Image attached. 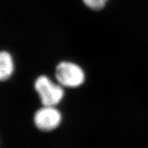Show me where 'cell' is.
Instances as JSON below:
<instances>
[{
	"mask_svg": "<svg viewBox=\"0 0 148 148\" xmlns=\"http://www.w3.org/2000/svg\"><path fill=\"white\" fill-rule=\"evenodd\" d=\"M14 62L12 56L8 51H0V82L10 79L14 72Z\"/></svg>",
	"mask_w": 148,
	"mask_h": 148,
	"instance_id": "cell-4",
	"label": "cell"
},
{
	"mask_svg": "<svg viewBox=\"0 0 148 148\" xmlns=\"http://www.w3.org/2000/svg\"><path fill=\"white\" fill-rule=\"evenodd\" d=\"M34 125L42 132H51L60 126L62 114L56 106H42L38 109L33 117Z\"/></svg>",
	"mask_w": 148,
	"mask_h": 148,
	"instance_id": "cell-3",
	"label": "cell"
},
{
	"mask_svg": "<svg viewBox=\"0 0 148 148\" xmlns=\"http://www.w3.org/2000/svg\"><path fill=\"white\" fill-rule=\"evenodd\" d=\"M34 87L42 106H57L64 99V88L45 75L37 77Z\"/></svg>",
	"mask_w": 148,
	"mask_h": 148,
	"instance_id": "cell-1",
	"label": "cell"
},
{
	"mask_svg": "<svg viewBox=\"0 0 148 148\" xmlns=\"http://www.w3.org/2000/svg\"><path fill=\"white\" fill-rule=\"evenodd\" d=\"M55 76L56 82L62 87L78 88L84 84L86 74L79 64L71 61H61L56 66Z\"/></svg>",
	"mask_w": 148,
	"mask_h": 148,
	"instance_id": "cell-2",
	"label": "cell"
},
{
	"mask_svg": "<svg viewBox=\"0 0 148 148\" xmlns=\"http://www.w3.org/2000/svg\"><path fill=\"white\" fill-rule=\"evenodd\" d=\"M82 1L84 4L91 10H99L105 6L108 0H82Z\"/></svg>",
	"mask_w": 148,
	"mask_h": 148,
	"instance_id": "cell-5",
	"label": "cell"
}]
</instances>
